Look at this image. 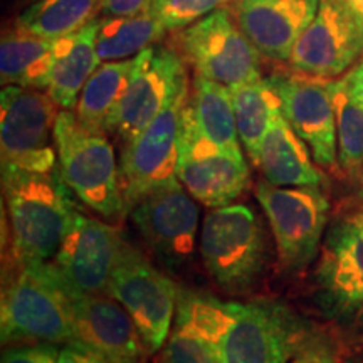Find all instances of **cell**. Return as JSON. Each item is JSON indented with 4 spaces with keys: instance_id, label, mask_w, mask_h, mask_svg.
Masks as SVG:
<instances>
[{
    "instance_id": "1",
    "label": "cell",
    "mask_w": 363,
    "mask_h": 363,
    "mask_svg": "<svg viewBox=\"0 0 363 363\" xmlns=\"http://www.w3.org/2000/svg\"><path fill=\"white\" fill-rule=\"evenodd\" d=\"M2 189L9 216L4 267L49 262L76 211L57 169L52 174H34L2 165Z\"/></svg>"
},
{
    "instance_id": "2",
    "label": "cell",
    "mask_w": 363,
    "mask_h": 363,
    "mask_svg": "<svg viewBox=\"0 0 363 363\" xmlns=\"http://www.w3.org/2000/svg\"><path fill=\"white\" fill-rule=\"evenodd\" d=\"M0 326L7 347L74 342L69 296L48 262L4 267Z\"/></svg>"
},
{
    "instance_id": "3",
    "label": "cell",
    "mask_w": 363,
    "mask_h": 363,
    "mask_svg": "<svg viewBox=\"0 0 363 363\" xmlns=\"http://www.w3.org/2000/svg\"><path fill=\"white\" fill-rule=\"evenodd\" d=\"M203 267L222 291L233 296L252 293L269 264V239L259 217L247 206L211 208L199 238Z\"/></svg>"
},
{
    "instance_id": "4",
    "label": "cell",
    "mask_w": 363,
    "mask_h": 363,
    "mask_svg": "<svg viewBox=\"0 0 363 363\" xmlns=\"http://www.w3.org/2000/svg\"><path fill=\"white\" fill-rule=\"evenodd\" d=\"M57 172L71 194L94 214L110 222L128 216L120 184L115 148L106 135L88 131L69 110L59 111L54 125Z\"/></svg>"
},
{
    "instance_id": "5",
    "label": "cell",
    "mask_w": 363,
    "mask_h": 363,
    "mask_svg": "<svg viewBox=\"0 0 363 363\" xmlns=\"http://www.w3.org/2000/svg\"><path fill=\"white\" fill-rule=\"evenodd\" d=\"M128 214L145 249L163 269L175 276L192 269L201 211L179 179L145 195Z\"/></svg>"
},
{
    "instance_id": "6",
    "label": "cell",
    "mask_w": 363,
    "mask_h": 363,
    "mask_svg": "<svg viewBox=\"0 0 363 363\" xmlns=\"http://www.w3.org/2000/svg\"><path fill=\"white\" fill-rule=\"evenodd\" d=\"M169 44L184 57L195 74L227 88L261 76V54L229 7H220L185 29L174 30Z\"/></svg>"
},
{
    "instance_id": "7",
    "label": "cell",
    "mask_w": 363,
    "mask_h": 363,
    "mask_svg": "<svg viewBox=\"0 0 363 363\" xmlns=\"http://www.w3.org/2000/svg\"><path fill=\"white\" fill-rule=\"evenodd\" d=\"M254 195L269 222L279 269L286 274L306 269L328 225V197L320 187H276L267 180L257 182Z\"/></svg>"
},
{
    "instance_id": "8",
    "label": "cell",
    "mask_w": 363,
    "mask_h": 363,
    "mask_svg": "<svg viewBox=\"0 0 363 363\" xmlns=\"http://www.w3.org/2000/svg\"><path fill=\"white\" fill-rule=\"evenodd\" d=\"M180 289L138 249L123 244L106 294L128 311L148 355L170 337Z\"/></svg>"
},
{
    "instance_id": "9",
    "label": "cell",
    "mask_w": 363,
    "mask_h": 363,
    "mask_svg": "<svg viewBox=\"0 0 363 363\" xmlns=\"http://www.w3.org/2000/svg\"><path fill=\"white\" fill-rule=\"evenodd\" d=\"M57 104L43 89L4 86L0 93L2 165L52 174L57 169L54 125Z\"/></svg>"
},
{
    "instance_id": "10",
    "label": "cell",
    "mask_w": 363,
    "mask_h": 363,
    "mask_svg": "<svg viewBox=\"0 0 363 363\" xmlns=\"http://www.w3.org/2000/svg\"><path fill=\"white\" fill-rule=\"evenodd\" d=\"M185 66L187 62L170 44L152 45L135 56L128 86L108 130L121 148L147 128L189 84Z\"/></svg>"
},
{
    "instance_id": "11",
    "label": "cell",
    "mask_w": 363,
    "mask_h": 363,
    "mask_svg": "<svg viewBox=\"0 0 363 363\" xmlns=\"http://www.w3.org/2000/svg\"><path fill=\"white\" fill-rule=\"evenodd\" d=\"M189 93L190 83L147 128L121 148L120 184L128 212L152 190L177 179L182 113Z\"/></svg>"
},
{
    "instance_id": "12",
    "label": "cell",
    "mask_w": 363,
    "mask_h": 363,
    "mask_svg": "<svg viewBox=\"0 0 363 363\" xmlns=\"http://www.w3.org/2000/svg\"><path fill=\"white\" fill-rule=\"evenodd\" d=\"M123 244L115 225L74 211L65 239L48 264L67 293L106 294Z\"/></svg>"
},
{
    "instance_id": "13",
    "label": "cell",
    "mask_w": 363,
    "mask_h": 363,
    "mask_svg": "<svg viewBox=\"0 0 363 363\" xmlns=\"http://www.w3.org/2000/svg\"><path fill=\"white\" fill-rule=\"evenodd\" d=\"M177 179L208 208L230 206L249 185L246 158L230 155L207 140L195 125L189 104L182 113Z\"/></svg>"
},
{
    "instance_id": "14",
    "label": "cell",
    "mask_w": 363,
    "mask_h": 363,
    "mask_svg": "<svg viewBox=\"0 0 363 363\" xmlns=\"http://www.w3.org/2000/svg\"><path fill=\"white\" fill-rule=\"evenodd\" d=\"M269 83L281 99L283 115L299 138L310 147L318 165L340 177L337 115L330 81L293 69L272 72Z\"/></svg>"
},
{
    "instance_id": "15",
    "label": "cell",
    "mask_w": 363,
    "mask_h": 363,
    "mask_svg": "<svg viewBox=\"0 0 363 363\" xmlns=\"http://www.w3.org/2000/svg\"><path fill=\"white\" fill-rule=\"evenodd\" d=\"M315 289L331 320L363 330V238L345 219L326 234L315 269Z\"/></svg>"
},
{
    "instance_id": "16",
    "label": "cell",
    "mask_w": 363,
    "mask_h": 363,
    "mask_svg": "<svg viewBox=\"0 0 363 363\" xmlns=\"http://www.w3.org/2000/svg\"><path fill=\"white\" fill-rule=\"evenodd\" d=\"M363 59V30L338 0H320L315 19L303 30L289 69L321 79H337Z\"/></svg>"
},
{
    "instance_id": "17",
    "label": "cell",
    "mask_w": 363,
    "mask_h": 363,
    "mask_svg": "<svg viewBox=\"0 0 363 363\" xmlns=\"http://www.w3.org/2000/svg\"><path fill=\"white\" fill-rule=\"evenodd\" d=\"M308 330L284 305L252 301L240 305L222 342L224 363H288Z\"/></svg>"
},
{
    "instance_id": "18",
    "label": "cell",
    "mask_w": 363,
    "mask_h": 363,
    "mask_svg": "<svg viewBox=\"0 0 363 363\" xmlns=\"http://www.w3.org/2000/svg\"><path fill=\"white\" fill-rule=\"evenodd\" d=\"M240 303L179 293L175 325L163 363H224L222 342L238 318Z\"/></svg>"
},
{
    "instance_id": "19",
    "label": "cell",
    "mask_w": 363,
    "mask_h": 363,
    "mask_svg": "<svg viewBox=\"0 0 363 363\" xmlns=\"http://www.w3.org/2000/svg\"><path fill=\"white\" fill-rule=\"evenodd\" d=\"M67 296L74 330L72 343L83 345L111 363H142L147 353L142 338L128 311L115 298L74 293Z\"/></svg>"
},
{
    "instance_id": "20",
    "label": "cell",
    "mask_w": 363,
    "mask_h": 363,
    "mask_svg": "<svg viewBox=\"0 0 363 363\" xmlns=\"http://www.w3.org/2000/svg\"><path fill=\"white\" fill-rule=\"evenodd\" d=\"M227 7L261 56L281 65L315 19L320 0H233Z\"/></svg>"
},
{
    "instance_id": "21",
    "label": "cell",
    "mask_w": 363,
    "mask_h": 363,
    "mask_svg": "<svg viewBox=\"0 0 363 363\" xmlns=\"http://www.w3.org/2000/svg\"><path fill=\"white\" fill-rule=\"evenodd\" d=\"M98 29L99 17L78 33L56 40L54 65L45 93L62 110L76 108L84 84L99 67Z\"/></svg>"
},
{
    "instance_id": "22",
    "label": "cell",
    "mask_w": 363,
    "mask_h": 363,
    "mask_svg": "<svg viewBox=\"0 0 363 363\" xmlns=\"http://www.w3.org/2000/svg\"><path fill=\"white\" fill-rule=\"evenodd\" d=\"M264 179L276 187H320L325 177L311 162L305 142L281 115L267 131L257 163Z\"/></svg>"
},
{
    "instance_id": "23",
    "label": "cell",
    "mask_w": 363,
    "mask_h": 363,
    "mask_svg": "<svg viewBox=\"0 0 363 363\" xmlns=\"http://www.w3.org/2000/svg\"><path fill=\"white\" fill-rule=\"evenodd\" d=\"M56 40H48L21 29L6 27L0 40V79L4 86L48 89L54 65Z\"/></svg>"
},
{
    "instance_id": "24",
    "label": "cell",
    "mask_w": 363,
    "mask_h": 363,
    "mask_svg": "<svg viewBox=\"0 0 363 363\" xmlns=\"http://www.w3.org/2000/svg\"><path fill=\"white\" fill-rule=\"evenodd\" d=\"M187 104L195 125L207 140L230 155L244 157L240 152L233 96L227 86L195 74Z\"/></svg>"
},
{
    "instance_id": "25",
    "label": "cell",
    "mask_w": 363,
    "mask_h": 363,
    "mask_svg": "<svg viewBox=\"0 0 363 363\" xmlns=\"http://www.w3.org/2000/svg\"><path fill=\"white\" fill-rule=\"evenodd\" d=\"M135 57L103 62L81 91L74 115L88 131L108 135L110 123L128 86Z\"/></svg>"
},
{
    "instance_id": "26",
    "label": "cell",
    "mask_w": 363,
    "mask_h": 363,
    "mask_svg": "<svg viewBox=\"0 0 363 363\" xmlns=\"http://www.w3.org/2000/svg\"><path fill=\"white\" fill-rule=\"evenodd\" d=\"M229 89L233 96L239 140L247 152L249 160L257 167L261 145L276 118L283 113L281 99L267 78L247 81Z\"/></svg>"
},
{
    "instance_id": "27",
    "label": "cell",
    "mask_w": 363,
    "mask_h": 363,
    "mask_svg": "<svg viewBox=\"0 0 363 363\" xmlns=\"http://www.w3.org/2000/svg\"><path fill=\"white\" fill-rule=\"evenodd\" d=\"M101 0H38L13 21L27 33L59 40L98 19Z\"/></svg>"
},
{
    "instance_id": "28",
    "label": "cell",
    "mask_w": 363,
    "mask_h": 363,
    "mask_svg": "<svg viewBox=\"0 0 363 363\" xmlns=\"http://www.w3.org/2000/svg\"><path fill=\"white\" fill-rule=\"evenodd\" d=\"M167 29L148 11L135 17H99L96 39L101 62L125 61L160 43Z\"/></svg>"
},
{
    "instance_id": "29",
    "label": "cell",
    "mask_w": 363,
    "mask_h": 363,
    "mask_svg": "<svg viewBox=\"0 0 363 363\" xmlns=\"http://www.w3.org/2000/svg\"><path fill=\"white\" fill-rule=\"evenodd\" d=\"M337 115L340 179L357 184L363 170V108L350 96L342 78L330 81Z\"/></svg>"
},
{
    "instance_id": "30",
    "label": "cell",
    "mask_w": 363,
    "mask_h": 363,
    "mask_svg": "<svg viewBox=\"0 0 363 363\" xmlns=\"http://www.w3.org/2000/svg\"><path fill=\"white\" fill-rule=\"evenodd\" d=\"M233 0H150L148 12L169 33L185 29Z\"/></svg>"
},
{
    "instance_id": "31",
    "label": "cell",
    "mask_w": 363,
    "mask_h": 363,
    "mask_svg": "<svg viewBox=\"0 0 363 363\" xmlns=\"http://www.w3.org/2000/svg\"><path fill=\"white\" fill-rule=\"evenodd\" d=\"M288 363H340V353L328 338L308 331Z\"/></svg>"
},
{
    "instance_id": "32",
    "label": "cell",
    "mask_w": 363,
    "mask_h": 363,
    "mask_svg": "<svg viewBox=\"0 0 363 363\" xmlns=\"http://www.w3.org/2000/svg\"><path fill=\"white\" fill-rule=\"evenodd\" d=\"M57 353L51 343L13 345L4 350L2 363H57Z\"/></svg>"
},
{
    "instance_id": "33",
    "label": "cell",
    "mask_w": 363,
    "mask_h": 363,
    "mask_svg": "<svg viewBox=\"0 0 363 363\" xmlns=\"http://www.w3.org/2000/svg\"><path fill=\"white\" fill-rule=\"evenodd\" d=\"M150 0H101L104 17H135L147 12Z\"/></svg>"
},
{
    "instance_id": "34",
    "label": "cell",
    "mask_w": 363,
    "mask_h": 363,
    "mask_svg": "<svg viewBox=\"0 0 363 363\" xmlns=\"http://www.w3.org/2000/svg\"><path fill=\"white\" fill-rule=\"evenodd\" d=\"M57 363H111L79 343H67L57 353Z\"/></svg>"
},
{
    "instance_id": "35",
    "label": "cell",
    "mask_w": 363,
    "mask_h": 363,
    "mask_svg": "<svg viewBox=\"0 0 363 363\" xmlns=\"http://www.w3.org/2000/svg\"><path fill=\"white\" fill-rule=\"evenodd\" d=\"M342 79L350 96L363 108V59L358 65L353 66L347 74H343Z\"/></svg>"
},
{
    "instance_id": "36",
    "label": "cell",
    "mask_w": 363,
    "mask_h": 363,
    "mask_svg": "<svg viewBox=\"0 0 363 363\" xmlns=\"http://www.w3.org/2000/svg\"><path fill=\"white\" fill-rule=\"evenodd\" d=\"M342 219L355 227V230L363 238V199H355L352 206H348Z\"/></svg>"
},
{
    "instance_id": "37",
    "label": "cell",
    "mask_w": 363,
    "mask_h": 363,
    "mask_svg": "<svg viewBox=\"0 0 363 363\" xmlns=\"http://www.w3.org/2000/svg\"><path fill=\"white\" fill-rule=\"evenodd\" d=\"M363 30V0H338Z\"/></svg>"
},
{
    "instance_id": "38",
    "label": "cell",
    "mask_w": 363,
    "mask_h": 363,
    "mask_svg": "<svg viewBox=\"0 0 363 363\" xmlns=\"http://www.w3.org/2000/svg\"><path fill=\"white\" fill-rule=\"evenodd\" d=\"M340 363H363V348H357L347 357H340Z\"/></svg>"
},
{
    "instance_id": "39",
    "label": "cell",
    "mask_w": 363,
    "mask_h": 363,
    "mask_svg": "<svg viewBox=\"0 0 363 363\" xmlns=\"http://www.w3.org/2000/svg\"><path fill=\"white\" fill-rule=\"evenodd\" d=\"M357 187H358V192H357L355 199H363V170H362L360 179H358V182H357Z\"/></svg>"
},
{
    "instance_id": "40",
    "label": "cell",
    "mask_w": 363,
    "mask_h": 363,
    "mask_svg": "<svg viewBox=\"0 0 363 363\" xmlns=\"http://www.w3.org/2000/svg\"><path fill=\"white\" fill-rule=\"evenodd\" d=\"M30 2H33V4H34V2H38V0H30Z\"/></svg>"
}]
</instances>
